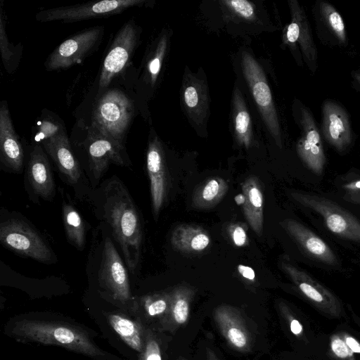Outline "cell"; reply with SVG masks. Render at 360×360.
Listing matches in <instances>:
<instances>
[{"label": "cell", "mask_w": 360, "mask_h": 360, "mask_svg": "<svg viewBox=\"0 0 360 360\" xmlns=\"http://www.w3.org/2000/svg\"><path fill=\"white\" fill-rule=\"evenodd\" d=\"M321 132L325 140L340 153L352 142L353 135L349 114L333 99H326L321 107Z\"/></svg>", "instance_id": "13"}, {"label": "cell", "mask_w": 360, "mask_h": 360, "mask_svg": "<svg viewBox=\"0 0 360 360\" xmlns=\"http://www.w3.org/2000/svg\"><path fill=\"white\" fill-rule=\"evenodd\" d=\"M316 11V16L324 30H326L329 36H332L338 45L346 46L347 37L345 25L336 8L328 1H321L317 5Z\"/></svg>", "instance_id": "24"}, {"label": "cell", "mask_w": 360, "mask_h": 360, "mask_svg": "<svg viewBox=\"0 0 360 360\" xmlns=\"http://www.w3.org/2000/svg\"><path fill=\"white\" fill-rule=\"evenodd\" d=\"M139 26L131 19L117 32L103 61L98 92L104 91L112 79L129 65L139 39Z\"/></svg>", "instance_id": "7"}, {"label": "cell", "mask_w": 360, "mask_h": 360, "mask_svg": "<svg viewBox=\"0 0 360 360\" xmlns=\"http://www.w3.org/2000/svg\"><path fill=\"white\" fill-rule=\"evenodd\" d=\"M41 118L32 129L36 144L41 145L44 141L67 134L63 120L53 112L46 110V112H42Z\"/></svg>", "instance_id": "28"}, {"label": "cell", "mask_w": 360, "mask_h": 360, "mask_svg": "<svg viewBox=\"0 0 360 360\" xmlns=\"http://www.w3.org/2000/svg\"><path fill=\"white\" fill-rule=\"evenodd\" d=\"M353 318H354V320L355 321V322L360 327V319L356 316H355V314H353Z\"/></svg>", "instance_id": "45"}, {"label": "cell", "mask_w": 360, "mask_h": 360, "mask_svg": "<svg viewBox=\"0 0 360 360\" xmlns=\"http://www.w3.org/2000/svg\"><path fill=\"white\" fill-rule=\"evenodd\" d=\"M227 338L236 347L242 348L247 343L246 336L244 333L236 327H231L227 330Z\"/></svg>", "instance_id": "37"}, {"label": "cell", "mask_w": 360, "mask_h": 360, "mask_svg": "<svg viewBox=\"0 0 360 360\" xmlns=\"http://www.w3.org/2000/svg\"><path fill=\"white\" fill-rule=\"evenodd\" d=\"M235 98V129L239 142L247 148L251 142L250 117L245 108L240 93L236 91Z\"/></svg>", "instance_id": "29"}, {"label": "cell", "mask_w": 360, "mask_h": 360, "mask_svg": "<svg viewBox=\"0 0 360 360\" xmlns=\"http://www.w3.org/2000/svg\"><path fill=\"white\" fill-rule=\"evenodd\" d=\"M186 290H177L175 294V302L173 308L174 317L179 323H184L188 315V303L185 293Z\"/></svg>", "instance_id": "31"}, {"label": "cell", "mask_w": 360, "mask_h": 360, "mask_svg": "<svg viewBox=\"0 0 360 360\" xmlns=\"http://www.w3.org/2000/svg\"><path fill=\"white\" fill-rule=\"evenodd\" d=\"M108 320L120 338L131 349L142 352L144 344L140 325L120 314H110Z\"/></svg>", "instance_id": "25"}, {"label": "cell", "mask_w": 360, "mask_h": 360, "mask_svg": "<svg viewBox=\"0 0 360 360\" xmlns=\"http://www.w3.org/2000/svg\"><path fill=\"white\" fill-rule=\"evenodd\" d=\"M26 175L34 193L44 200H51L56 186L49 159L40 144H35L30 153Z\"/></svg>", "instance_id": "18"}, {"label": "cell", "mask_w": 360, "mask_h": 360, "mask_svg": "<svg viewBox=\"0 0 360 360\" xmlns=\"http://www.w3.org/2000/svg\"><path fill=\"white\" fill-rule=\"evenodd\" d=\"M86 144L90 167L96 179H100L111 163L120 166L130 165L124 145L90 127Z\"/></svg>", "instance_id": "12"}, {"label": "cell", "mask_w": 360, "mask_h": 360, "mask_svg": "<svg viewBox=\"0 0 360 360\" xmlns=\"http://www.w3.org/2000/svg\"><path fill=\"white\" fill-rule=\"evenodd\" d=\"M0 241L4 247L24 257L51 264L56 257L46 242L27 223L10 219L0 225Z\"/></svg>", "instance_id": "4"}, {"label": "cell", "mask_w": 360, "mask_h": 360, "mask_svg": "<svg viewBox=\"0 0 360 360\" xmlns=\"http://www.w3.org/2000/svg\"><path fill=\"white\" fill-rule=\"evenodd\" d=\"M185 103L189 108H194L198 103V94L196 89L190 86H188L184 92Z\"/></svg>", "instance_id": "39"}, {"label": "cell", "mask_w": 360, "mask_h": 360, "mask_svg": "<svg viewBox=\"0 0 360 360\" xmlns=\"http://www.w3.org/2000/svg\"><path fill=\"white\" fill-rule=\"evenodd\" d=\"M236 13L243 18H250L254 14L252 5L245 0H232L224 1Z\"/></svg>", "instance_id": "34"}, {"label": "cell", "mask_w": 360, "mask_h": 360, "mask_svg": "<svg viewBox=\"0 0 360 360\" xmlns=\"http://www.w3.org/2000/svg\"><path fill=\"white\" fill-rule=\"evenodd\" d=\"M134 112V103L124 91L105 89L94 108L90 128L124 145Z\"/></svg>", "instance_id": "3"}, {"label": "cell", "mask_w": 360, "mask_h": 360, "mask_svg": "<svg viewBox=\"0 0 360 360\" xmlns=\"http://www.w3.org/2000/svg\"><path fill=\"white\" fill-rule=\"evenodd\" d=\"M345 342L349 348L354 353H360V343L353 337L345 338Z\"/></svg>", "instance_id": "41"}, {"label": "cell", "mask_w": 360, "mask_h": 360, "mask_svg": "<svg viewBox=\"0 0 360 360\" xmlns=\"http://www.w3.org/2000/svg\"><path fill=\"white\" fill-rule=\"evenodd\" d=\"M144 0H103L60 6L39 11L35 19L41 22H74L91 18H108L128 8L141 6Z\"/></svg>", "instance_id": "5"}, {"label": "cell", "mask_w": 360, "mask_h": 360, "mask_svg": "<svg viewBox=\"0 0 360 360\" xmlns=\"http://www.w3.org/2000/svg\"><path fill=\"white\" fill-rule=\"evenodd\" d=\"M281 267L300 291L321 309L338 314L340 303L333 293L294 265L283 262Z\"/></svg>", "instance_id": "17"}, {"label": "cell", "mask_w": 360, "mask_h": 360, "mask_svg": "<svg viewBox=\"0 0 360 360\" xmlns=\"http://www.w3.org/2000/svg\"><path fill=\"white\" fill-rule=\"evenodd\" d=\"M243 195V212L253 231L261 236L263 232V193L258 179L250 176L241 184Z\"/></svg>", "instance_id": "21"}, {"label": "cell", "mask_w": 360, "mask_h": 360, "mask_svg": "<svg viewBox=\"0 0 360 360\" xmlns=\"http://www.w3.org/2000/svg\"><path fill=\"white\" fill-rule=\"evenodd\" d=\"M103 189L104 218L119 243L127 267L132 274L138 269L143 244L140 214L122 182L114 176Z\"/></svg>", "instance_id": "1"}, {"label": "cell", "mask_w": 360, "mask_h": 360, "mask_svg": "<svg viewBox=\"0 0 360 360\" xmlns=\"http://www.w3.org/2000/svg\"><path fill=\"white\" fill-rule=\"evenodd\" d=\"M143 360H162L160 347L155 340L150 338L147 340L143 350Z\"/></svg>", "instance_id": "36"}, {"label": "cell", "mask_w": 360, "mask_h": 360, "mask_svg": "<svg viewBox=\"0 0 360 360\" xmlns=\"http://www.w3.org/2000/svg\"><path fill=\"white\" fill-rule=\"evenodd\" d=\"M290 195L303 206L321 215L332 233L360 243V221L338 204L323 197L305 193L292 192Z\"/></svg>", "instance_id": "8"}, {"label": "cell", "mask_w": 360, "mask_h": 360, "mask_svg": "<svg viewBox=\"0 0 360 360\" xmlns=\"http://www.w3.org/2000/svg\"><path fill=\"white\" fill-rule=\"evenodd\" d=\"M228 233L234 245L243 247L248 244L246 228L241 223L230 224L227 227Z\"/></svg>", "instance_id": "32"}, {"label": "cell", "mask_w": 360, "mask_h": 360, "mask_svg": "<svg viewBox=\"0 0 360 360\" xmlns=\"http://www.w3.org/2000/svg\"><path fill=\"white\" fill-rule=\"evenodd\" d=\"M13 333L29 341L60 346L89 356L103 354L84 331L66 323L22 320L16 323Z\"/></svg>", "instance_id": "2"}, {"label": "cell", "mask_w": 360, "mask_h": 360, "mask_svg": "<svg viewBox=\"0 0 360 360\" xmlns=\"http://www.w3.org/2000/svg\"><path fill=\"white\" fill-rule=\"evenodd\" d=\"M346 194L348 197V200L360 204V179L352 181L343 186Z\"/></svg>", "instance_id": "38"}, {"label": "cell", "mask_w": 360, "mask_h": 360, "mask_svg": "<svg viewBox=\"0 0 360 360\" xmlns=\"http://www.w3.org/2000/svg\"><path fill=\"white\" fill-rule=\"evenodd\" d=\"M290 330L293 334L299 335L302 331V326L297 320L293 319L290 323Z\"/></svg>", "instance_id": "43"}, {"label": "cell", "mask_w": 360, "mask_h": 360, "mask_svg": "<svg viewBox=\"0 0 360 360\" xmlns=\"http://www.w3.org/2000/svg\"><path fill=\"white\" fill-rule=\"evenodd\" d=\"M207 359L208 360H219L214 355V352L210 350H207Z\"/></svg>", "instance_id": "44"}, {"label": "cell", "mask_w": 360, "mask_h": 360, "mask_svg": "<svg viewBox=\"0 0 360 360\" xmlns=\"http://www.w3.org/2000/svg\"><path fill=\"white\" fill-rule=\"evenodd\" d=\"M98 276L101 285L109 291L115 300L122 303L130 300L131 292L127 269L108 237L104 240Z\"/></svg>", "instance_id": "11"}, {"label": "cell", "mask_w": 360, "mask_h": 360, "mask_svg": "<svg viewBox=\"0 0 360 360\" xmlns=\"http://www.w3.org/2000/svg\"><path fill=\"white\" fill-rule=\"evenodd\" d=\"M146 169L150 179L153 212L157 217L168 192V173L162 146L156 136L148 142Z\"/></svg>", "instance_id": "14"}, {"label": "cell", "mask_w": 360, "mask_h": 360, "mask_svg": "<svg viewBox=\"0 0 360 360\" xmlns=\"http://www.w3.org/2000/svg\"><path fill=\"white\" fill-rule=\"evenodd\" d=\"M167 301L162 296H147L144 298V306L148 315L154 316L164 312L167 308Z\"/></svg>", "instance_id": "33"}, {"label": "cell", "mask_w": 360, "mask_h": 360, "mask_svg": "<svg viewBox=\"0 0 360 360\" xmlns=\"http://www.w3.org/2000/svg\"><path fill=\"white\" fill-rule=\"evenodd\" d=\"M330 347L333 352L340 359H347L353 357V352L347 345L340 337H333L331 340Z\"/></svg>", "instance_id": "35"}, {"label": "cell", "mask_w": 360, "mask_h": 360, "mask_svg": "<svg viewBox=\"0 0 360 360\" xmlns=\"http://www.w3.org/2000/svg\"><path fill=\"white\" fill-rule=\"evenodd\" d=\"M281 224L309 255L328 264L338 262L334 252L327 243L306 226L292 219H286Z\"/></svg>", "instance_id": "19"}, {"label": "cell", "mask_w": 360, "mask_h": 360, "mask_svg": "<svg viewBox=\"0 0 360 360\" xmlns=\"http://www.w3.org/2000/svg\"><path fill=\"white\" fill-rule=\"evenodd\" d=\"M0 161L7 171L20 173L22 170L24 150L6 101L0 106Z\"/></svg>", "instance_id": "15"}, {"label": "cell", "mask_w": 360, "mask_h": 360, "mask_svg": "<svg viewBox=\"0 0 360 360\" xmlns=\"http://www.w3.org/2000/svg\"><path fill=\"white\" fill-rule=\"evenodd\" d=\"M237 269L239 274L245 278L250 281L255 280V274L254 270L251 267L245 265L239 264L238 265Z\"/></svg>", "instance_id": "40"}, {"label": "cell", "mask_w": 360, "mask_h": 360, "mask_svg": "<svg viewBox=\"0 0 360 360\" xmlns=\"http://www.w3.org/2000/svg\"><path fill=\"white\" fill-rule=\"evenodd\" d=\"M41 145L68 182L77 184L81 176V169L72 150L68 134L44 141Z\"/></svg>", "instance_id": "20"}, {"label": "cell", "mask_w": 360, "mask_h": 360, "mask_svg": "<svg viewBox=\"0 0 360 360\" xmlns=\"http://www.w3.org/2000/svg\"><path fill=\"white\" fill-rule=\"evenodd\" d=\"M242 65L244 75L264 121L276 144L281 148L278 119L264 73L252 56L245 51L242 53Z\"/></svg>", "instance_id": "9"}, {"label": "cell", "mask_w": 360, "mask_h": 360, "mask_svg": "<svg viewBox=\"0 0 360 360\" xmlns=\"http://www.w3.org/2000/svg\"><path fill=\"white\" fill-rule=\"evenodd\" d=\"M297 119L301 129L297 152L305 165L319 175L326 161L319 129L309 109L302 103L297 106Z\"/></svg>", "instance_id": "10"}, {"label": "cell", "mask_w": 360, "mask_h": 360, "mask_svg": "<svg viewBox=\"0 0 360 360\" xmlns=\"http://www.w3.org/2000/svg\"><path fill=\"white\" fill-rule=\"evenodd\" d=\"M228 189L223 178L210 177L196 187L192 195V205L197 209H210L222 200Z\"/></svg>", "instance_id": "23"}, {"label": "cell", "mask_w": 360, "mask_h": 360, "mask_svg": "<svg viewBox=\"0 0 360 360\" xmlns=\"http://www.w3.org/2000/svg\"><path fill=\"white\" fill-rule=\"evenodd\" d=\"M171 243L179 251L198 253L209 246L210 236L205 229L198 226L180 224L174 229Z\"/></svg>", "instance_id": "22"}, {"label": "cell", "mask_w": 360, "mask_h": 360, "mask_svg": "<svg viewBox=\"0 0 360 360\" xmlns=\"http://www.w3.org/2000/svg\"><path fill=\"white\" fill-rule=\"evenodd\" d=\"M0 50L2 63L6 72L13 74L18 69L22 58L23 46L20 43L15 45L8 41L4 15L3 1L0 6Z\"/></svg>", "instance_id": "27"}, {"label": "cell", "mask_w": 360, "mask_h": 360, "mask_svg": "<svg viewBox=\"0 0 360 360\" xmlns=\"http://www.w3.org/2000/svg\"><path fill=\"white\" fill-rule=\"evenodd\" d=\"M166 41L162 38L158 44L156 52L153 57L147 62L146 71L151 84H154L160 72L162 60L165 53Z\"/></svg>", "instance_id": "30"}, {"label": "cell", "mask_w": 360, "mask_h": 360, "mask_svg": "<svg viewBox=\"0 0 360 360\" xmlns=\"http://www.w3.org/2000/svg\"><path fill=\"white\" fill-rule=\"evenodd\" d=\"M63 220L68 241L77 250H83L86 242L84 221L77 210L65 202L63 204Z\"/></svg>", "instance_id": "26"}, {"label": "cell", "mask_w": 360, "mask_h": 360, "mask_svg": "<svg viewBox=\"0 0 360 360\" xmlns=\"http://www.w3.org/2000/svg\"><path fill=\"white\" fill-rule=\"evenodd\" d=\"M351 77L353 86L360 91V66L352 71Z\"/></svg>", "instance_id": "42"}, {"label": "cell", "mask_w": 360, "mask_h": 360, "mask_svg": "<svg viewBox=\"0 0 360 360\" xmlns=\"http://www.w3.org/2000/svg\"><path fill=\"white\" fill-rule=\"evenodd\" d=\"M104 34L103 26L89 27L60 44L44 62L48 71L68 69L97 50Z\"/></svg>", "instance_id": "6"}, {"label": "cell", "mask_w": 360, "mask_h": 360, "mask_svg": "<svg viewBox=\"0 0 360 360\" xmlns=\"http://www.w3.org/2000/svg\"><path fill=\"white\" fill-rule=\"evenodd\" d=\"M290 7L292 20L287 27L286 40L291 45L298 42L305 63L309 70L315 74L318 51L307 15L297 1H290Z\"/></svg>", "instance_id": "16"}]
</instances>
